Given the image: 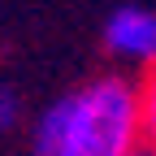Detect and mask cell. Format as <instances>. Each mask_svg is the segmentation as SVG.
<instances>
[{
    "label": "cell",
    "mask_w": 156,
    "mask_h": 156,
    "mask_svg": "<svg viewBox=\"0 0 156 156\" xmlns=\"http://www.w3.org/2000/svg\"><path fill=\"white\" fill-rule=\"evenodd\" d=\"M139 147V83L117 74L61 95L35 126V156H134Z\"/></svg>",
    "instance_id": "6da1fadb"
},
{
    "label": "cell",
    "mask_w": 156,
    "mask_h": 156,
    "mask_svg": "<svg viewBox=\"0 0 156 156\" xmlns=\"http://www.w3.org/2000/svg\"><path fill=\"white\" fill-rule=\"evenodd\" d=\"M104 48L130 65H156V13L143 5H126L104 22Z\"/></svg>",
    "instance_id": "7a4b0ae2"
},
{
    "label": "cell",
    "mask_w": 156,
    "mask_h": 156,
    "mask_svg": "<svg viewBox=\"0 0 156 156\" xmlns=\"http://www.w3.org/2000/svg\"><path fill=\"white\" fill-rule=\"evenodd\" d=\"M139 122H143V147L156 152V65L139 78Z\"/></svg>",
    "instance_id": "3957f363"
},
{
    "label": "cell",
    "mask_w": 156,
    "mask_h": 156,
    "mask_svg": "<svg viewBox=\"0 0 156 156\" xmlns=\"http://www.w3.org/2000/svg\"><path fill=\"white\" fill-rule=\"evenodd\" d=\"M17 117H22V100H17L9 87H0V130H13Z\"/></svg>",
    "instance_id": "277c9868"
},
{
    "label": "cell",
    "mask_w": 156,
    "mask_h": 156,
    "mask_svg": "<svg viewBox=\"0 0 156 156\" xmlns=\"http://www.w3.org/2000/svg\"><path fill=\"white\" fill-rule=\"evenodd\" d=\"M134 156H156V152H152V147H139V152H134Z\"/></svg>",
    "instance_id": "5b68a950"
}]
</instances>
